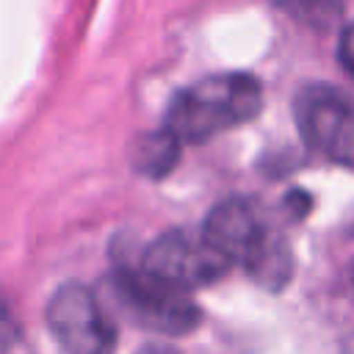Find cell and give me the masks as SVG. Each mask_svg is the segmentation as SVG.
Masks as SVG:
<instances>
[{
    "instance_id": "cell-1",
    "label": "cell",
    "mask_w": 354,
    "mask_h": 354,
    "mask_svg": "<svg viewBox=\"0 0 354 354\" xmlns=\"http://www.w3.org/2000/svg\"><path fill=\"white\" fill-rule=\"evenodd\" d=\"M263 108V86L246 72L207 75L177 91L166 111V130L183 144L207 141L254 119Z\"/></svg>"
},
{
    "instance_id": "cell-2",
    "label": "cell",
    "mask_w": 354,
    "mask_h": 354,
    "mask_svg": "<svg viewBox=\"0 0 354 354\" xmlns=\"http://www.w3.org/2000/svg\"><path fill=\"white\" fill-rule=\"evenodd\" d=\"M205 238L230 260L241 266L252 279L277 290L290 277V252L282 235L260 216V210L246 199L218 202L205 224Z\"/></svg>"
},
{
    "instance_id": "cell-3",
    "label": "cell",
    "mask_w": 354,
    "mask_h": 354,
    "mask_svg": "<svg viewBox=\"0 0 354 354\" xmlns=\"http://www.w3.org/2000/svg\"><path fill=\"white\" fill-rule=\"evenodd\" d=\"M304 144L332 163L354 166V100L326 83L304 86L293 102Z\"/></svg>"
},
{
    "instance_id": "cell-4",
    "label": "cell",
    "mask_w": 354,
    "mask_h": 354,
    "mask_svg": "<svg viewBox=\"0 0 354 354\" xmlns=\"http://www.w3.org/2000/svg\"><path fill=\"white\" fill-rule=\"evenodd\" d=\"M138 266L180 290H191L224 277L230 260L205 238L202 230H169L147 246Z\"/></svg>"
},
{
    "instance_id": "cell-5",
    "label": "cell",
    "mask_w": 354,
    "mask_h": 354,
    "mask_svg": "<svg viewBox=\"0 0 354 354\" xmlns=\"http://www.w3.org/2000/svg\"><path fill=\"white\" fill-rule=\"evenodd\" d=\"M47 326L64 354H113L116 329L97 296L77 282L61 285L47 304Z\"/></svg>"
},
{
    "instance_id": "cell-6",
    "label": "cell",
    "mask_w": 354,
    "mask_h": 354,
    "mask_svg": "<svg viewBox=\"0 0 354 354\" xmlns=\"http://www.w3.org/2000/svg\"><path fill=\"white\" fill-rule=\"evenodd\" d=\"M113 282L122 304L149 329L185 335L199 324V310L191 301L188 290L152 277L141 266H119Z\"/></svg>"
},
{
    "instance_id": "cell-7",
    "label": "cell",
    "mask_w": 354,
    "mask_h": 354,
    "mask_svg": "<svg viewBox=\"0 0 354 354\" xmlns=\"http://www.w3.org/2000/svg\"><path fill=\"white\" fill-rule=\"evenodd\" d=\"M180 158V141L163 127L155 133H144L133 147V163L138 171L149 177H163Z\"/></svg>"
},
{
    "instance_id": "cell-8",
    "label": "cell",
    "mask_w": 354,
    "mask_h": 354,
    "mask_svg": "<svg viewBox=\"0 0 354 354\" xmlns=\"http://www.w3.org/2000/svg\"><path fill=\"white\" fill-rule=\"evenodd\" d=\"M285 8L315 30H329L340 22L348 0H282Z\"/></svg>"
},
{
    "instance_id": "cell-9",
    "label": "cell",
    "mask_w": 354,
    "mask_h": 354,
    "mask_svg": "<svg viewBox=\"0 0 354 354\" xmlns=\"http://www.w3.org/2000/svg\"><path fill=\"white\" fill-rule=\"evenodd\" d=\"M337 58L343 64V69L354 77V22H348L340 33V41H337Z\"/></svg>"
},
{
    "instance_id": "cell-10",
    "label": "cell",
    "mask_w": 354,
    "mask_h": 354,
    "mask_svg": "<svg viewBox=\"0 0 354 354\" xmlns=\"http://www.w3.org/2000/svg\"><path fill=\"white\" fill-rule=\"evenodd\" d=\"M136 354H180V351L171 348V346H163V343H147V346H141Z\"/></svg>"
},
{
    "instance_id": "cell-11",
    "label": "cell",
    "mask_w": 354,
    "mask_h": 354,
    "mask_svg": "<svg viewBox=\"0 0 354 354\" xmlns=\"http://www.w3.org/2000/svg\"><path fill=\"white\" fill-rule=\"evenodd\" d=\"M351 279H354V268H351Z\"/></svg>"
}]
</instances>
